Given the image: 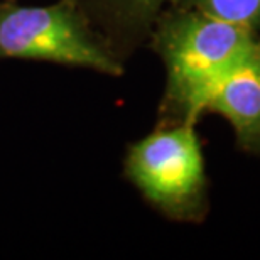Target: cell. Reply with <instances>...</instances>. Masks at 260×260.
Segmentation results:
<instances>
[{
    "mask_svg": "<svg viewBox=\"0 0 260 260\" xmlns=\"http://www.w3.org/2000/svg\"><path fill=\"white\" fill-rule=\"evenodd\" d=\"M0 59L48 61L108 76L123 75V64L71 0L49 5L0 0Z\"/></svg>",
    "mask_w": 260,
    "mask_h": 260,
    "instance_id": "3",
    "label": "cell"
},
{
    "mask_svg": "<svg viewBox=\"0 0 260 260\" xmlns=\"http://www.w3.org/2000/svg\"><path fill=\"white\" fill-rule=\"evenodd\" d=\"M123 171L144 200L169 220L201 223L206 218L205 155L191 123H157L128 147Z\"/></svg>",
    "mask_w": 260,
    "mask_h": 260,
    "instance_id": "2",
    "label": "cell"
},
{
    "mask_svg": "<svg viewBox=\"0 0 260 260\" xmlns=\"http://www.w3.org/2000/svg\"><path fill=\"white\" fill-rule=\"evenodd\" d=\"M206 112L230 123L238 149L260 155V38L213 91Z\"/></svg>",
    "mask_w": 260,
    "mask_h": 260,
    "instance_id": "4",
    "label": "cell"
},
{
    "mask_svg": "<svg viewBox=\"0 0 260 260\" xmlns=\"http://www.w3.org/2000/svg\"><path fill=\"white\" fill-rule=\"evenodd\" d=\"M168 7L200 10L255 32L260 30V0H169Z\"/></svg>",
    "mask_w": 260,
    "mask_h": 260,
    "instance_id": "6",
    "label": "cell"
},
{
    "mask_svg": "<svg viewBox=\"0 0 260 260\" xmlns=\"http://www.w3.org/2000/svg\"><path fill=\"white\" fill-rule=\"evenodd\" d=\"M122 64L147 43L169 0H71Z\"/></svg>",
    "mask_w": 260,
    "mask_h": 260,
    "instance_id": "5",
    "label": "cell"
},
{
    "mask_svg": "<svg viewBox=\"0 0 260 260\" xmlns=\"http://www.w3.org/2000/svg\"><path fill=\"white\" fill-rule=\"evenodd\" d=\"M257 39L255 30L200 10L166 7L149 38L166 68L157 123L196 125L213 91Z\"/></svg>",
    "mask_w": 260,
    "mask_h": 260,
    "instance_id": "1",
    "label": "cell"
}]
</instances>
